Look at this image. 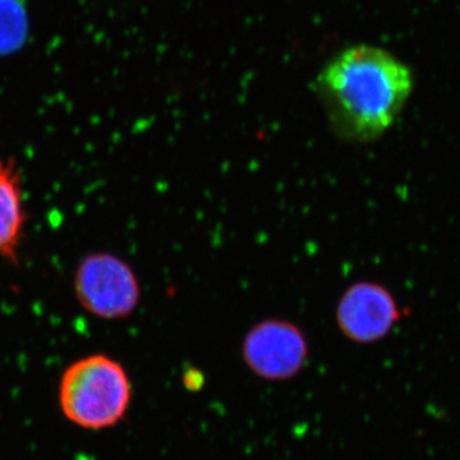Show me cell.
<instances>
[{
  "label": "cell",
  "instance_id": "6da1fadb",
  "mask_svg": "<svg viewBox=\"0 0 460 460\" xmlns=\"http://www.w3.org/2000/svg\"><path fill=\"white\" fill-rule=\"evenodd\" d=\"M413 90L402 60L374 45L341 50L323 66L317 91L332 129L350 142L377 140L392 128Z\"/></svg>",
  "mask_w": 460,
  "mask_h": 460
},
{
  "label": "cell",
  "instance_id": "7a4b0ae2",
  "mask_svg": "<svg viewBox=\"0 0 460 460\" xmlns=\"http://www.w3.org/2000/svg\"><path fill=\"white\" fill-rule=\"evenodd\" d=\"M131 401L128 372L108 354L81 357L60 377V408L80 428L102 429L117 425Z\"/></svg>",
  "mask_w": 460,
  "mask_h": 460
},
{
  "label": "cell",
  "instance_id": "3957f363",
  "mask_svg": "<svg viewBox=\"0 0 460 460\" xmlns=\"http://www.w3.org/2000/svg\"><path fill=\"white\" fill-rule=\"evenodd\" d=\"M78 304L93 316L122 320L131 316L141 301V286L128 262L113 253L84 256L75 270Z\"/></svg>",
  "mask_w": 460,
  "mask_h": 460
},
{
  "label": "cell",
  "instance_id": "277c9868",
  "mask_svg": "<svg viewBox=\"0 0 460 460\" xmlns=\"http://www.w3.org/2000/svg\"><path fill=\"white\" fill-rule=\"evenodd\" d=\"M308 341L305 332L290 321L268 319L248 330L242 343V357L256 376L263 380H289L307 363Z\"/></svg>",
  "mask_w": 460,
  "mask_h": 460
},
{
  "label": "cell",
  "instance_id": "5b68a950",
  "mask_svg": "<svg viewBox=\"0 0 460 460\" xmlns=\"http://www.w3.org/2000/svg\"><path fill=\"white\" fill-rule=\"evenodd\" d=\"M401 313L394 296L381 284L359 281L348 288L337 307L341 334L354 343L371 344L392 332Z\"/></svg>",
  "mask_w": 460,
  "mask_h": 460
},
{
  "label": "cell",
  "instance_id": "8992f818",
  "mask_svg": "<svg viewBox=\"0 0 460 460\" xmlns=\"http://www.w3.org/2000/svg\"><path fill=\"white\" fill-rule=\"evenodd\" d=\"M27 223L22 172L11 157L0 156V257L14 261Z\"/></svg>",
  "mask_w": 460,
  "mask_h": 460
},
{
  "label": "cell",
  "instance_id": "52a82bcc",
  "mask_svg": "<svg viewBox=\"0 0 460 460\" xmlns=\"http://www.w3.org/2000/svg\"><path fill=\"white\" fill-rule=\"evenodd\" d=\"M9 30L21 33V17L13 3L9 0H0V32H2L5 47H9L18 38L17 33L9 31ZM0 49H2V41H0Z\"/></svg>",
  "mask_w": 460,
  "mask_h": 460
}]
</instances>
